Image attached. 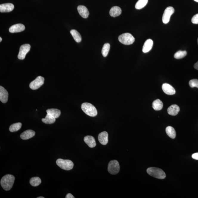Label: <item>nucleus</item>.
<instances>
[{
	"label": "nucleus",
	"instance_id": "obj_7",
	"mask_svg": "<svg viewBox=\"0 0 198 198\" xmlns=\"http://www.w3.org/2000/svg\"><path fill=\"white\" fill-rule=\"evenodd\" d=\"M44 79L42 76H39L34 81H32L30 84L32 90H36L41 87L44 83Z\"/></svg>",
	"mask_w": 198,
	"mask_h": 198
},
{
	"label": "nucleus",
	"instance_id": "obj_39",
	"mask_svg": "<svg viewBox=\"0 0 198 198\" xmlns=\"http://www.w3.org/2000/svg\"><path fill=\"white\" fill-rule=\"evenodd\" d=\"M197 43H198V39H197Z\"/></svg>",
	"mask_w": 198,
	"mask_h": 198
},
{
	"label": "nucleus",
	"instance_id": "obj_23",
	"mask_svg": "<svg viewBox=\"0 0 198 198\" xmlns=\"http://www.w3.org/2000/svg\"><path fill=\"white\" fill-rule=\"evenodd\" d=\"M165 131L167 135L170 138L172 139H174L176 136V133L175 129L171 126L167 127Z\"/></svg>",
	"mask_w": 198,
	"mask_h": 198
},
{
	"label": "nucleus",
	"instance_id": "obj_2",
	"mask_svg": "<svg viewBox=\"0 0 198 198\" xmlns=\"http://www.w3.org/2000/svg\"><path fill=\"white\" fill-rule=\"evenodd\" d=\"M81 108L86 115L91 117H95L97 115L96 108L92 104L88 103H83L81 105Z\"/></svg>",
	"mask_w": 198,
	"mask_h": 198
},
{
	"label": "nucleus",
	"instance_id": "obj_21",
	"mask_svg": "<svg viewBox=\"0 0 198 198\" xmlns=\"http://www.w3.org/2000/svg\"><path fill=\"white\" fill-rule=\"evenodd\" d=\"M46 112L47 114L50 115L55 119L59 117L61 113L60 110L57 109H47L46 111Z\"/></svg>",
	"mask_w": 198,
	"mask_h": 198
},
{
	"label": "nucleus",
	"instance_id": "obj_27",
	"mask_svg": "<svg viewBox=\"0 0 198 198\" xmlns=\"http://www.w3.org/2000/svg\"><path fill=\"white\" fill-rule=\"evenodd\" d=\"M22 124L21 123H17L12 124L9 127V131L11 132H14L20 130L21 128Z\"/></svg>",
	"mask_w": 198,
	"mask_h": 198
},
{
	"label": "nucleus",
	"instance_id": "obj_1",
	"mask_svg": "<svg viewBox=\"0 0 198 198\" xmlns=\"http://www.w3.org/2000/svg\"><path fill=\"white\" fill-rule=\"evenodd\" d=\"M14 180L15 177L13 175L10 174L4 175L1 180V186L5 191H9L13 186Z\"/></svg>",
	"mask_w": 198,
	"mask_h": 198
},
{
	"label": "nucleus",
	"instance_id": "obj_14",
	"mask_svg": "<svg viewBox=\"0 0 198 198\" xmlns=\"http://www.w3.org/2000/svg\"><path fill=\"white\" fill-rule=\"evenodd\" d=\"M98 140L102 145H106L108 142V134L106 132L100 133L98 136Z\"/></svg>",
	"mask_w": 198,
	"mask_h": 198
},
{
	"label": "nucleus",
	"instance_id": "obj_9",
	"mask_svg": "<svg viewBox=\"0 0 198 198\" xmlns=\"http://www.w3.org/2000/svg\"><path fill=\"white\" fill-rule=\"evenodd\" d=\"M31 46L28 44H23L20 47L18 55L19 60H23L25 58L26 54L30 51Z\"/></svg>",
	"mask_w": 198,
	"mask_h": 198
},
{
	"label": "nucleus",
	"instance_id": "obj_15",
	"mask_svg": "<svg viewBox=\"0 0 198 198\" xmlns=\"http://www.w3.org/2000/svg\"><path fill=\"white\" fill-rule=\"evenodd\" d=\"M35 134L34 131L29 130L25 131L20 135V138L23 140H27L33 138Z\"/></svg>",
	"mask_w": 198,
	"mask_h": 198
},
{
	"label": "nucleus",
	"instance_id": "obj_37",
	"mask_svg": "<svg viewBox=\"0 0 198 198\" xmlns=\"http://www.w3.org/2000/svg\"><path fill=\"white\" fill-rule=\"evenodd\" d=\"M2 41V38H1V37H0V41Z\"/></svg>",
	"mask_w": 198,
	"mask_h": 198
},
{
	"label": "nucleus",
	"instance_id": "obj_8",
	"mask_svg": "<svg viewBox=\"0 0 198 198\" xmlns=\"http://www.w3.org/2000/svg\"><path fill=\"white\" fill-rule=\"evenodd\" d=\"M174 12L175 10L173 7L171 6L167 7L165 9L163 14L162 17L163 23L165 24L168 23L170 21L171 17Z\"/></svg>",
	"mask_w": 198,
	"mask_h": 198
},
{
	"label": "nucleus",
	"instance_id": "obj_22",
	"mask_svg": "<svg viewBox=\"0 0 198 198\" xmlns=\"http://www.w3.org/2000/svg\"><path fill=\"white\" fill-rule=\"evenodd\" d=\"M152 107L153 109L155 111H160L163 107L162 102L159 99H157L153 102Z\"/></svg>",
	"mask_w": 198,
	"mask_h": 198
},
{
	"label": "nucleus",
	"instance_id": "obj_6",
	"mask_svg": "<svg viewBox=\"0 0 198 198\" xmlns=\"http://www.w3.org/2000/svg\"><path fill=\"white\" fill-rule=\"evenodd\" d=\"M120 165L119 162L116 160L110 161L108 165V171L111 174H117L120 171Z\"/></svg>",
	"mask_w": 198,
	"mask_h": 198
},
{
	"label": "nucleus",
	"instance_id": "obj_33",
	"mask_svg": "<svg viewBox=\"0 0 198 198\" xmlns=\"http://www.w3.org/2000/svg\"><path fill=\"white\" fill-rule=\"evenodd\" d=\"M192 158L196 160H198V152L194 153L192 155Z\"/></svg>",
	"mask_w": 198,
	"mask_h": 198
},
{
	"label": "nucleus",
	"instance_id": "obj_28",
	"mask_svg": "<svg viewBox=\"0 0 198 198\" xmlns=\"http://www.w3.org/2000/svg\"><path fill=\"white\" fill-rule=\"evenodd\" d=\"M41 180L38 177H33L30 180V183L32 186H39L41 183Z\"/></svg>",
	"mask_w": 198,
	"mask_h": 198
},
{
	"label": "nucleus",
	"instance_id": "obj_25",
	"mask_svg": "<svg viewBox=\"0 0 198 198\" xmlns=\"http://www.w3.org/2000/svg\"><path fill=\"white\" fill-rule=\"evenodd\" d=\"M42 121L46 124H52L55 122V119L47 113L45 118L42 119Z\"/></svg>",
	"mask_w": 198,
	"mask_h": 198
},
{
	"label": "nucleus",
	"instance_id": "obj_31",
	"mask_svg": "<svg viewBox=\"0 0 198 198\" xmlns=\"http://www.w3.org/2000/svg\"><path fill=\"white\" fill-rule=\"evenodd\" d=\"M189 84L191 88L197 87L198 88V80L192 79L189 81Z\"/></svg>",
	"mask_w": 198,
	"mask_h": 198
},
{
	"label": "nucleus",
	"instance_id": "obj_26",
	"mask_svg": "<svg viewBox=\"0 0 198 198\" xmlns=\"http://www.w3.org/2000/svg\"><path fill=\"white\" fill-rule=\"evenodd\" d=\"M148 2V0H138L135 4V8L138 10L143 9L146 6Z\"/></svg>",
	"mask_w": 198,
	"mask_h": 198
},
{
	"label": "nucleus",
	"instance_id": "obj_34",
	"mask_svg": "<svg viewBox=\"0 0 198 198\" xmlns=\"http://www.w3.org/2000/svg\"><path fill=\"white\" fill-rule=\"evenodd\" d=\"M65 198H75V197L71 194H67L66 195V197H65Z\"/></svg>",
	"mask_w": 198,
	"mask_h": 198
},
{
	"label": "nucleus",
	"instance_id": "obj_38",
	"mask_svg": "<svg viewBox=\"0 0 198 198\" xmlns=\"http://www.w3.org/2000/svg\"><path fill=\"white\" fill-rule=\"evenodd\" d=\"M194 1H196V2H198V0H194Z\"/></svg>",
	"mask_w": 198,
	"mask_h": 198
},
{
	"label": "nucleus",
	"instance_id": "obj_17",
	"mask_svg": "<svg viewBox=\"0 0 198 198\" xmlns=\"http://www.w3.org/2000/svg\"><path fill=\"white\" fill-rule=\"evenodd\" d=\"M78 10L80 15L83 18H86L88 17L89 15V12L88 10L87 7H86L85 6L82 5L78 6Z\"/></svg>",
	"mask_w": 198,
	"mask_h": 198
},
{
	"label": "nucleus",
	"instance_id": "obj_5",
	"mask_svg": "<svg viewBox=\"0 0 198 198\" xmlns=\"http://www.w3.org/2000/svg\"><path fill=\"white\" fill-rule=\"evenodd\" d=\"M119 41L125 45H130L135 41V38L130 33H124L121 35L118 38Z\"/></svg>",
	"mask_w": 198,
	"mask_h": 198
},
{
	"label": "nucleus",
	"instance_id": "obj_13",
	"mask_svg": "<svg viewBox=\"0 0 198 198\" xmlns=\"http://www.w3.org/2000/svg\"><path fill=\"white\" fill-rule=\"evenodd\" d=\"M14 6L11 3H7L0 5V12L1 13H7L12 12L13 10Z\"/></svg>",
	"mask_w": 198,
	"mask_h": 198
},
{
	"label": "nucleus",
	"instance_id": "obj_35",
	"mask_svg": "<svg viewBox=\"0 0 198 198\" xmlns=\"http://www.w3.org/2000/svg\"><path fill=\"white\" fill-rule=\"evenodd\" d=\"M194 67L195 69L198 70V61L194 64Z\"/></svg>",
	"mask_w": 198,
	"mask_h": 198
},
{
	"label": "nucleus",
	"instance_id": "obj_16",
	"mask_svg": "<svg viewBox=\"0 0 198 198\" xmlns=\"http://www.w3.org/2000/svg\"><path fill=\"white\" fill-rule=\"evenodd\" d=\"M84 142L89 147L93 148L96 146V143L95 138L92 136H86L84 139Z\"/></svg>",
	"mask_w": 198,
	"mask_h": 198
},
{
	"label": "nucleus",
	"instance_id": "obj_29",
	"mask_svg": "<svg viewBox=\"0 0 198 198\" xmlns=\"http://www.w3.org/2000/svg\"><path fill=\"white\" fill-rule=\"evenodd\" d=\"M110 48V45L108 43L104 44L102 50V54L104 57H106L108 55Z\"/></svg>",
	"mask_w": 198,
	"mask_h": 198
},
{
	"label": "nucleus",
	"instance_id": "obj_3",
	"mask_svg": "<svg viewBox=\"0 0 198 198\" xmlns=\"http://www.w3.org/2000/svg\"><path fill=\"white\" fill-rule=\"evenodd\" d=\"M148 175L159 179H164L166 177L165 172L160 168L156 167H150L147 170Z\"/></svg>",
	"mask_w": 198,
	"mask_h": 198
},
{
	"label": "nucleus",
	"instance_id": "obj_12",
	"mask_svg": "<svg viewBox=\"0 0 198 198\" xmlns=\"http://www.w3.org/2000/svg\"><path fill=\"white\" fill-rule=\"evenodd\" d=\"M9 94L7 91L2 86H0V100L3 103H6L8 101Z\"/></svg>",
	"mask_w": 198,
	"mask_h": 198
},
{
	"label": "nucleus",
	"instance_id": "obj_32",
	"mask_svg": "<svg viewBox=\"0 0 198 198\" xmlns=\"http://www.w3.org/2000/svg\"><path fill=\"white\" fill-rule=\"evenodd\" d=\"M191 22L194 24H198V14L193 16L191 19Z\"/></svg>",
	"mask_w": 198,
	"mask_h": 198
},
{
	"label": "nucleus",
	"instance_id": "obj_10",
	"mask_svg": "<svg viewBox=\"0 0 198 198\" xmlns=\"http://www.w3.org/2000/svg\"><path fill=\"white\" fill-rule=\"evenodd\" d=\"M162 89L164 93L168 95H174L176 92L175 89L171 85L167 83L163 84Z\"/></svg>",
	"mask_w": 198,
	"mask_h": 198
},
{
	"label": "nucleus",
	"instance_id": "obj_18",
	"mask_svg": "<svg viewBox=\"0 0 198 198\" xmlns=\"http://www.w3.org/2000/svg\"><path fill=\"white\" fill-rule=\"evenodd\" d=\"M153 41L151 39H148L145 41L143 46V52L144 53H147L151 51L153 46Z\"/></svg>",
	"mask_w": 198,
	"mask_h": 198
},
{
	"label": "nucleus",
	"instance_id": "obj_24",
	"mask_svg": "<svg viewBox=\"0 0 198 198\" xmlns=\"http://www.w3.org/2000/svg\"><path fill=\"white\" fill-rule=\"evenodd\" d=\"M70 33H71L72 35V36L73 38H74L75 41L76 42L79 43L81 42V37L79 32L76 30H72L70 31Z\"/></svg>",
	"mask_w": 198,
	"mask_h": 198
},
{
	"label": "nucleus",
	"instance_id": "obj_11",
	"mask_svg": "<svg viewBox=\"0 0 198 198\" xmlns=\"http://www.w3.org/2000/svg\"><path fill=\"white\" fill-rule=\"evenodd\" d=\"M25 29L24 25L21 24H18L11 26L9 28V31L12 33H17L23 31Z\"/></svg>",
	"mask_w": 198,
	"mask_h": 198
},
{
	"label": "nucleus",
	"instance_id": "obj_30",
	"mask_svg": "<svg viewBox=\"0 0 198 198\" xmlns=\"http://www.w3.org/2000/svg\"><path fill=\"white\" fill-rule=\"evenodd\" d=\"M187 52L186 51H178L176 52L174 55V57L176 59H180L184 58L187 55Z\"/></svg>",
	"mask_w": 198,
	"mask_h": 198
},
{
	"label": "nucleus",
	"instance_id": "obj_20",
	"mask_svg": "<svg viewBox=\"0 0 198 198\" xmlns=\"http://www.w3.org/2000/svg\"><path fill=\"white\" fill-rule=\"evenodd\" d=\"M122 13V9L118 6H114L110 10V15L112 17H117Z\"/></svg>",
	"mask_w": 198,
	"mask_h": 198
},
{
	"label": "nucleus",
	"instance_id": "obj_4",
	"mask_svg": "<svg viewBox=\"0 0 198 198\" xmlns=\"http://www.w3.org/2000/svg\"><path fill=\"white\" fill-rule=\"evenodd\" d=\"M56 164L60 168L65 170H71L74 166L73 162L69 160L59 159L56 161Z\"/></svg>",
	"mask_w": 198,
	"mask_h": 198
},
{
	"label": "nucleus",
	"instance_id": "obj_19",
	"mask_svg": "<svg viewBox=\"0 0 198 198\" xmlns=\"http://www.w3.org/2000/svg\"><path fill=\"white\" fill-rule=\"evenodd\" d=\"M180 111L179 107L177 105H172L168 109V114L171 116H176L178 114Z\"/></svg>",
	"mask_w": 198,
	"mask_h": 198
},
{
	"label": "nucleus",
	"instance_id": "obj_36",
	"mask_svg": "<svg viewBox=\"0 0 198 198\" xmlns=\"http://www.w3.org/2000/svg\"><path fill=\"white\" fill-rule=\"evenodd\" d=\"M37 198H44V197H42V196H41V197H38Z\"/></svg>",
	"mask_w": 198,
	"mask_h": 198
}]
</instances>
